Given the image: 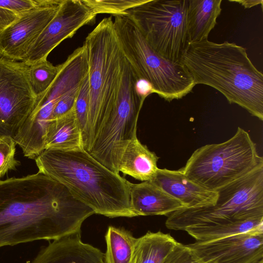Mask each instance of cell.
<instances>
[{
  "label": "cell",
  "mask_w": 263,
  "mask_h": 263,
  "mask_svg": "<svg viewBox=\"0 0 263 263\" xmlns=\"http://www.w3.org/2000/svg\"><path fill=\"white\" fill-rule=\"evenodd\" d=\"M89 80L88 125L84 149L88 152L116 103L122 79L124 55L111 16L103 18L83 44Z\"/></svg>",
  "instance_id": "cell-5"
},
{
  "label": "cell",
  "mask_w": 263,
  "mask_h": 263,
  "mask_svg": "<svg viewBox=\"0 0 263 263\" xmlns=\"http://www.w3.org/2000/svg\"><path fill=\"white\" fill-rule=\"evenodd\" d=\"M188 0H147L125 12L152 48L173 62H180L188 44Z\"/></svg>",
  "instance_id": "cell-9"
},
{
  "label": "cell",
  "mask_w": 263,
  "mask_h": 263,
  "mask_svg": "<svg viewBox=\"0 0 263 263\" xmlns=\"http://www.w3.org/2000/svg\"><path fill=\"white\" fill-rule=\"evenodd\" d=\"M28 70L23 62L0 56V139L15 141L34 107Z\"/></svg>",
  "instance_id": "cell-10"
},
{
  "label": "cell",
  "mask_w": 263,
  "mask_h": 263,
  "mask_svg": "<svg viewBox=\"0 0 263 263\" xmlns=\"http://www.w3.org/2000/svg\"><path fill=\"white\" fill-rule=\"evenodd\" d=\"M16 143L11 138L0 139V178L10 170H15L20 162L14 158Z\"/></svg>",
  "instance_id": "cell-25"
},
{
  "label": "cell",
  "mask_w": 263,
  "mask_h": 263,
  "mask_svg": "<svg viewBox=\"0 0 263 263\" xmlns=\"http://www.w3.org/2000/svg\"><path fill=\"white\" fill-rule=\"evenodd\" d=\"M216 191L215 204L176 211L167 216L166 228L185 231L196 241H205L263 224V164Z\"/></svg>",
  "instance_id": "cell-2"
},
{
  "label": "cell",
  "mask_w": 263,
  "mask_h": 263,
  "mask_svg": "<svg viewBox=\"0 0 263 263\" xmlns=\"http://www.w3.org/2000/svg\"><path fill=\"white\" fill-rule=\"evenodd\" d=\"M96 17L83 0H63L22 62L30 66L47 60L55 47L64 40L72 37L84 25L92 23Z\"/></svg>",
  "instance_id": "cell-11"
},
{
  "label": "cell",
  "mask_w": 263,
  "mask_h": 263,
  "mask_svg": "<svg viewBox=\"0 0 263 263\" xmlns=\"http://www.w3.org/2000/svg\"><path fill=\"white\" fill-rule=\"evenodd\" d=\"M34 159L39 172L63 184L95 214L110 218L136 216L130 205L129 181L84 149H45Z\"/></svg>",
  "instance_id": "cell-3"
},
{
  "label": "cell",
  "mask_w": 263,
  "mask_h": 263,
  "mask_svg": "<svg viewBox=\"0 0 263 263\" xmlns=\"http://www.w3.org/2000/svg\"><path fill=\"white\" fill-rule=\"evenodd\" d=\"M233 2H237L243 6L245 8H250L259 4L262 5V0H247V1H230Z\"/></svg>",
  "instance_id": "cell-31"
},
{
  "label": "cell",
  "mask_w": 263,
  "mask_h": 263,
  "mask_svg": "<svg viewBox=\"0 0 263 263\" xmlns=\"http://www.w3.org/2000/svg\"><path fill=\"white\" fill-rule=\"evenodd\" d=\"M221 0H188L186 26L188 43L208 39L221 11Z\"/></svg>",
  "instance_id": "cell-17"
},
{
  "label": "cell",
  "mask_w": 263,
  "mask_h": 263,
  "mask_svg": "<svg viewBox=\"0 0 263 263\" xmlns=\"http://www.w3.org/2000/svg\"><path fill=\"white\" fill-rule=\"evenodd\" d=\"M184 204L195 208L215 204L217 191L206 190L189 179L182 171L159 168L149 181Z\"/></svg>",
  "instance_id": "cell-14"
},
{
  "label": "cell",
  "mask_w": 263,
  "mask_h": 263,
  "mask_svg": "<svg viewBox=\"0 0 263 263\" xmlns=\"http://www.w3.org/2000/svg\"><path fill=\"white\" fill-rule=\"evenodd\" d=\"M262 164L256 144L247 132L238 127L229 140L195 150L181 170L195 183L216 191Z\"/></svg>",
  "instance_id": "cell-7"
},
{
  "label": "cell",
  "mask_w": 263,
  "mask_h": 263,
  "mask_svg": "<svg viewBox=\"0 0 263 263\" xmlns=\"http://www.w3.org/2000/svg\"><path fill=\"white\" fill-rule=\"evenodd\" d=\"M114 16L116 34L126 60L139 79L151 84L154 93L171 101L192 91L196 84L180 62L169 61L155 51L128 16Z\"/></svg>",
  "instance_id": "cell-6"
},
{
  "label": "cell",
  "mask_w": 263,
  "mask_h": 263,
  "mask_svg": "<svg viewBox=\"0 0 263 263\" xmlns=\"http://www.w3.org/2000/svg\"><path fill=\"white\" fill-rule=\"evenodd\" d=\"M45 149L62 151L84 149L82 134L74 108L65 115L50 122L45 138Z\"/></svg>",
  "instance_id": "cell-19"
},
{
  "label": "cell",
  "mask_w": 263,
  "mask_h": 263,
  "mask_svg": "<svg viewBox=\"0 0 263 263\" xmlns=\"http://www.w3.org/2000/svg\"><path fill=\"white\" fill-rule=\"evenodd\" d=\"M159 157L142 144L138 138L131 140L125 148L118 171L141 181H150L156 175Z\"/></svg>",
  "instance_id": "cell-18"
},
{
  "label": "cell",
  "mask_w": 263,
  "mask_h": 263,
  "mask_svg": "<svg viewBox=\"0 0 263 263\" xmlns=\"http://www.w3.org/2000/svg\"><path fill=\"white\" fill-rule=\"evenodd\" d=\"M63 1L49 0L43 5L20 14L13 23L1 31L0 56L22 61Z\"/></svg>",
  "instance_id": "cell-13"
},
{
  "label": "cell",
  "mask_w": 263,
  "mask_h": 263,
  "mask_svg": "<svg viewBox=\"0 0 263 263\" xmlns=\"http://www.w3.org/2000/svg\"><path fill=\"white\" fill-rule=\"evenodd\" d=\"M105 238V263H132L137 238L130 231L110 226L108 227Z\"/></svg>",
  "instance_id": "cell-21"
},
{
  "label": "cell",
  "mask_w": 263,
  "mask_h": 263,
  "mask_svg": "<svg viewBox=\"0 0 263 263\" xmlns=\"http://www.w3.org/2000/svg\"><path fill=\"white\" fill-rule=\"evenodd\" d=\"M130 202L136 216L165 215L186 208L181 202L149 181L129 182Z\"/></svg>",
  "instance_id": "cell-16"
},
{
  "label": "cell",
  "mask_w": 263,
  "mask_h": 263,
  "mask_svg": "<svg viewBox=\"0 0 263 263\" xmlns=\"http://www.w3.org/2000/svg\"><path fill=\"white\" fill-rule=\"evenodd\" d=\"M136 88L139 96L144 100L148 95L154 93L151 84L144 79L138 78L136 83Z\"/></svg>",
  "instance_id": "cell-30"
},
{
  "label": "cell",
  "mask_w": 263,
  "mask_h": 263,
  "mask_svg": "<svg viewBox=\"0 0 263 263\" xmlns=\"http://www.w3.org/2000/svg\"><path fill=\"white\" fill-rule=\"evenodd\" d=\"M89 101V80L87 73L80 85L74 106L76 117L82 134L83 148L87 136Z\"/></svg>",
  "instance_id": "cell-24"
},
{
  "label": "cell",
  "mask_w": 263,
  "mask_h": 263,
  "mask_svg": "<svg viewBox=\"0 0 263 263\" xmlns=\"http://www.w3.org/2000/svg\"><path fill=\"white\" fill-rule=\"evenodd\" d=\"M49 0H0V6L18 14L46 4Z\"/></svg>",
  "instance_id": "cell-28"
},
{
  "label": "cell",
  "mask_w": 263,
  "mask_h": 263,
  "mask_svg": "<svg viewBox=\"0 0 263 263\" xmlns=\"http://www.w3.org/2000/svg\"><path fill=\"white\" fill-rule=\"evenodd\" d=\"M138 78L124 57L121 81L114 107L88 152L116 173H119V163L125 148L137 137L138 119L144 101L136 90Z\"/></svg>",
  "instance_id": "cell-8"
},
{
  "label": "cell",
  "mask_w": 263,
  "mask_h": 263,
  "mask_svg": "<svg viewBox=\"0 0 263 263\" xmlns=\"http://www.w3.org/2000/svg\"><path fill=\"white\" fill-rule=\"evenodd\" d=\"M80 85L71 89L60 98L54 108L51 121L65 115L73 109Z\"/></svg>",
  "instance_id": "cell-27"
},
{
  "label": "cell",
  "mask_w": 263,
  "mask_h": 263,
  "mask_svg": "<svg viewBox=\"0 0 263 263\" xmlns=\"http://www.w3.org/2000/svg\"><path fill=\"white\" fill-rule=\"evenodd\" d=\"M162 263H201L186 245L178 243L173 248Z\"/></svg>",
  "instance_id": "cell-26"
},
{
  "label": "cell",
  "mask_w": 263,
  "mask_h": 263,
  "mask_svg": "<svg viewBox=\"0 0 263 263\" xmlns=\"http://www.w3.org/2000/svg\"><path fill=\"white\" fill-rule=\"evenodd\" d=\"M178 243L169 234L149 231L137 238L132 263H162Z\"/></svg>",
  "instance_id": "cell-20"
},
{
  "label": "cell",
  "mask_w": 263,
  "mask_h": 263,
  "mask_svg": "<svg viewBox=\"0 0 263 263\" xmlns=\"http://www.w3.org/2000/svg\"><path fill=\"white\" fill-rule=\"evenodd\" d=\"M258 263H263V259L261 260L260 261H259Z\"/></svg>",
  "instance_id": "cell-32"
},
{
  "label": "cell",
  "mask_w": 263,
  "mask_h": 263,
  "mask_svg": "<svg viewBox=\"0 0 263 263\" xmlns=\"http://www.w3.org/2000/svg\"><path fill=\"white\" fill-rule=\"evenodd\" d=\"M31 263H105L104 254L83 242L80 234L54 240L43 248Z\"/></svg>",
  "instance_id": "cell-15"
},
{
  "label": "cell",
  "mask_w": 263,
  "mask_h": 263,
  "mask_svg": "<svg viewBox=\"0 0 263 263\" xmlns=\"http://www.w3.org/2000/svg\"><path fill=\"white\" fill-rule=\"evenodd\" d=\"M180 62L196 85L214 88L230 104H236L263 120V74L252 63L245 48L208 39L188 43Z\"/></svg>",
  "instance_id": "cell-4"
},
{
  "label": "cell",
  "mask_w": 263,
  "mask_h": 263,
  "mask_svg": "<svg viewBox=\"0 0 263 263\" xmlns=\"http://www.w3.org/2000/svg\"><path fill=\"white\" fill-rule=\"evenodd\" d=\"M93 14H125L127 10L145 3L147 0H83Z\"/></svg>",
  "instance_id": "cell-23"
},
{
  "label": "cell",
  "mask_w": 263,
  "mask_h": 263,
  "mask_svg": "<svg viewBox=\"0 0 263 263\" xmlns=\"http://www.w3.org/2000/svg\"><path fill=\"white\" fill-rule=\"evenodd\" d=\"M61 67V64L54 66L47 60L29 66L30 83L37 97L45 91L52 84L59 73Z\"/></svg>",
  "instance_id": "cell-22"
},
{
  "label": "cell",
  "mask_w": 263,
  "mask_h": 263,
  "mask_svg": "<svg viewBox=\"0 0 263 263\" xmlns=\"http://www.w3.org/2000/svg\"><path fill=\"white\" fill-rule=\"evenodd\" d=\"M93 214L65 186L40 172L0 180V248L80 234Z\"/></svg>",
  "instance_id": "cell-1"
},
{
  "label": "cell",
  "mask_w": 263,
  "mask_h": 263,
  "mask_svg": "<svg viewBox=\"0 0 263 263\" xmlns=\"http://www.w3.org/2000/svg\"><path fill=\"white\" fill-rule=\"evenodd\" d=\"M19 15L20 14L0 6V31L13 23Z\"/></svg>",
  "instance_id": "cell-29"
},
{
  "label": "cell",
  "mask_w": 263,
  "mask_h": 263,
  "mask_svg": "<svg viewBox=\"0 0 263 263\" xmlns=\"http://www.w3.org/2000/svg\"><path fill=\"white\" fill-rule=\"evenodd\" d=\"M186 246L201 263H258L263 259V224L247 232Z\"/></svg>",
  "instance_id": "cell-12"
}]
</instances>
